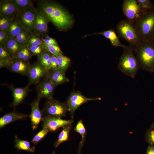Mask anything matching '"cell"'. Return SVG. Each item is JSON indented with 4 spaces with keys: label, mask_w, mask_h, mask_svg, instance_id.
Here are the masks:
<instances>
[{
    "label": "cell",
    "mask_w": 154,
    "mask_h": 154,
    "mask_svg": "<svg viewBox=\"0 0 154 154\" xmlns=\"http://www.w3.org/2000/svg\"><path fill=\"white\" fill-rule=\"evenodd\" d=\"M20 13L34 6L33 1L31 0H12Z\"/></svg>",
    "instance_id": "4316f807"
},
{
    "label": "cell",
    "mask_w": 154,
    "mask_h": 154,
    "mask_svg": "<svg viewBox=\"0 0 154 154\" xmlns=\"http://www.w3.org/2000/svg\"><path fill=\"white\" fill-rule=\"evenodd\" d=\"M65 73L59 70H50L48 72L45 77L48 78L56 87L58 85L69 81Z\"/></svg>",
    "instance_id": "ac0fdd59"
},
{
    "label": "cell",
    "mask_w": 154,
    "mask_h": 154,
    "mask_svg": "<svg viewBox=\"0 0 154 154\" xmlns=\"http://www.w3.org/2000/svg\"><path fill=\"white\" fill-rule=\"evenodd\" d=\"M116 30L119 37L126 41L133 47L138 46L142 42L134 24L126 19H122L119 22Z\"/></svg>",
    "instance_id": "5b68a950"
},
{
    "label": "cell",
    "mask_w": 154,
    "mask_h": 154,
    "mask_svg": "<svg viewBox=\"0 0 154 154\" xmlns=\"http://www.w3.org/2000/svg\"><path fill=\"white\" fill-rule=\"evenodd\" d=\"M47 72L38 61L34 63L31 65L27 75L28 84H37L43 77L46 76Z\"/></svg>",
    "instance_id": "8fae6325"
},
{
    "label": "cell",
    "mask_w": 154,
    "mask_h": 154,
    "mask_svg": "<svg viewBox=\"0 0 154 154\" xmlns=\"http://www.w3.org/2000/svg\"><path fill=\"white\" fill-rule=\"evenodd\" d=\"M30 85L28 84L23 88H12L13 100L11 106L15 108L21 103L31 90L29 89Z\"/></svg>",
    "instance_id": "e0dca14e"
},
{
    "label": "cell",
    "mask_w": 154,
    "mask_h": 154,
    "mask_svg": "<svg viewBox=\"0 0 154 154\" xmlns=\"http://www.w3.org/2000/svg\"><path fill=\"white\" fill-rule=\"evenodd\" d=\"M15 147L19 150H23L31 153H33L35 151V147H31L30 142L19 139L17 135L15 136Z\"/></svg>",
    "instance_id": "603a6c76"
},
{
    "label": "cell",
    "mask_w": 154,
    "mask_h": 154,
    "mask_svg": "<svg viewBox=\"0 0 154 154\" xmlns=\"http://www.w3.org/2000/svg\"><path fill=\"white\" fill-rule=\"evenodd\" d=\"M12 20L0 15V31H6Z\"/></svg>",
    "instance_id": "8d00e7d4"
},
{
    "label": "cell",
    "mask_w": 154,
    "mask_h": 154,
    "mask_svg": "<svg viewBox=\"0 0 154 154\" xmlns=\"http://www.w3.org/2000/svg\"><path fill=\"white\" fill-rule=\"evenodd\" d=\"M48 22L45 16L38 9L35 8L33 33L40 34L42 37L47 35Z\"/></svg>",
    "instance_id": "5bb4252c"
},
{
    "label": "cell",
    "mask_w": 154,
    "mask_h": 154,
    "mask_svg": "<svg viewBox=\"0 0 154 154\" xmlns=\"http://www.w3.org/2000/svg\"><path fill=\"white\" fill-rule=\"evenodd\" d=\"M58 70V64L56 55L52 54L50 58V70Z\"/></svg>",
    "instance_id": "74e56055"
},
{
    "label": "cell",
    "mask_w": 154,
    "mask_h": 154,
    "mask_svg": "<svg viewBox=\"0 0 154 154\" xmlns=\"http://www.w3.org/2000/svg\"><path fill=\"white\" fill-rule=\"evenodd\" d=\"M31 34L24 29L14 38L19 42L23 45H26L28 38Z\"/></svg>",
    "instance_id": "d6a6232c"
},
{
    "label": "cell",
    "mask_w": 154,
    "mask_h": 154,
    "mask_svg": "<svg viewBox=\"0 0 154 154\" xmlns=\"http://www.w3.org/2000/svg\"><path fill=\"white\" fill-rule=\"evenodd\" d=\"M28 47L32 56H38L42 54L46 51L41 45L28 46Z\"/></svg>",
    "instance_id": "e575fe53"
},
{
    "label": "cell",
    "mask_w": 154,
    "mask_h": 154,
    "mask_svg": "<svg viewBox=\"0 0 154 154\" xmlns=\"http://www.w3.org/2000/svg\"><path fill=\"white\" fill-rule=\"evenodd\" d=\"M45 50L52 54L56 55L62 54V52L58 45H50L46 44L43 41L41 44Z\"/></svg>",
    "instance_id": "1f68e13d"
},
{
    "label": "cell",
    "mask_w": 154,
    "mask_h": 154,
    "mask_svg": "<svg viewBox=\"0 0 154 154\" xmlns=\"http://www.w3.org/2000/svg\"><path fill=\"white\" fill-rule=\"evenodd\" d=\"M140 68L151 70L154 67V42L151 40L142 41L138 46L133 47Z\"/></svg>",
    "instance_id": "3957f363"
},
{
    "label": "cell",
    "mask_w": 154,
    "mask_h": 154,
    "mask_svg": "<svg viewBox=\"0 0 154 154\" xmlns=\"http://www.w3.org/2000/svg\"><path fill=\"white\" fill-rule=\"evenodd\" d=\"M100 98H88L79 91L72 92L68 97L66 101L68 111L71 117L73 118L76 110L81 105L88 101L100 100Z\"/></svg>",
    "instance_id": "ba28073f"
},
{
    "label": "cell",
    "mask_w": 154,
    "mask_h": 154,
    "mask_svg": "<svg viewBox=\"0 0 154 154\" xmlns=\"http://www.w3.org/2000/svg\"><path fill=\"white\" fill-rule=\"evenodd\" d=\"M62 127V129L59 134L58 139L54 144L56 148L61 143L66 141L68 139L70 131L72 127V124L66 125Z\"/></svg>",
    "instance_id": "d4e9b609"
},
{
    "label": "cell",
    "mask_w": 154,
    "mask_h": 154,
    "mask_svg": "<svg viewBox=\"0 0 154 154\" xmlns=\"http://www.w3.org/2000/svg\"><path fill=\"white\" fill-rule=\"evenodd\" d=\"M37 85V97L40 99L45 98L48 100L53 98V95L56 87L50 80L45 77Z\"/></svg>",
    "instance_id": "7c38bea8"
},
{
    "label": "cell",
    "mask_w": 154,
    "mask_h": 154,
    "mask_svg": "<svg viewBox=\"0 0 154 154\" xmlns=\"http://www.w3.org/2000/svg\"><path fill=\"white\" fill-rule=\"evenodd\" d=\"M43 42L46 44L50 45H58L56 40L47 35L42 37Z\"/></svg>",
    "instance_id": "f35d334b"
},
{
    "label": "cell",
    "mask_w": 154,
    "mask_h": 154,
    "mask_svg": "<svg viewBox=\"0 0 154 154\" xmlns=\"http://www.w3.org/2000/svg\"><path fill=\"white\" fill-rule=\"evenodd\" d=\"M20 13L12 0L0 1V15L13 20L17 19Z\"/></svg>",
    "instance_id": "9a60e30c"
},
{
    "label": "cell",
    "mask_w": 154,
    "mask_h": 154,
    "mask_svg": "<svg viewBox=\"0 0 154 154\" xmlns=\"http://www.w3.org/2000/svg\"><path fill=\"white\" fill-rule=\"evenodd\" d=\"M13 55L16 54L24 46L19 42L14 37H9L4 45Z\"/></svg>",
    "instance_id": "7402d4cb"
},
{
    "label": "cell",
    "mask_w": 154,
    "mask_h": 154,
    "mask_svg": "<svg viewBox=\"0 0 154 154\" xmlns=\"http://www.w3.org/2000/svg\"><path fill=\"white\" fill-rule=\"evenodd\" d=\"M74 130L81 136L82 138L79 143L78 149V154H80L85 141L86 133V130L82 120L78 122Z\"/></svg>",
    "instance_id": "cb8c5ba5"
},
{
    "label": "cell",
    "mask_w": 154,
    "mask_h": 154,
    "mask_svg": "<svg viewBox=\"0 0 154 154\" xmlns=\"http://www.w3.org/2000/svg\"><path fill=\"white\" fill-rule=\"evenodd\" d=\"M153 70H154V68H153Z\"/></svg>",
    "instance_id": "f6af8a7d"
},
{
    "label": "cell",
    "mask_w": 154,
    "mask_h": 154,
    "mask_svg": "<svg viewBox=\"0 0 154 154\" xmlns=\"http://www.w3.org/2000/svg\"><path fill=\"white\" fill-rule=\"evenodd\" d=\"M35 9L33 6L20 13L17 18L24 29L30 34L33 33V27L35 18Z\"/></svg>",
    "instance_id": "4fadbf2b"
},
{
    "label": "cell",
    "mask_w": 154,
    "mask_h": 154,
    "mask_svg": "<svg viewBox=\"0 0 154 154\" xmlns=\"http://www.w3.org/2000/svg\"><path fill=\"white\" fill-rule=\"evenodd\" d=\"M146 154H154V147H149Z\"/></svg>",
    "instance_id": "60d3db41"
},
{
    "label": "cell",
    "mask_w": 154,
    "mask_h": 154,
    "mask_svg": "<svg viewBox=\"0 0 154 154\" xmlns=\"http://www.w3.org/2000/svg\"><path fill=\"white\" fill-rule=\"evenodd\" d=\"M9 37L5 31H0V45L3 46Z\"/></svg>",
    "instance_id": "ab89813d"
},
{
    "label": "cell",
    "mask_w": 154,
    "mask_h": 154,
    "mask_svg": "<svg viewBox=\"0 0 154 154\" xmlns=\"http://www.w3.org/2000/svg\"><path fill=\"white\" fill-rule=\"evenodd\" d=\"M29 116L27 115L18 113L15 111L4 115L0 118V128L14 121L23 119Z\"/></svg>",
    "instance_id": "d6986e66"
},
{
    "label": "cell",
    "mask_w": 154,
    "mask_h": 154,
    "mask_svg": "<svg viewBox=\"0 0 154 154\" xmlns=\"http://www.w3.org/2000/svg\"><path fill=\"white\" fill-rule=\"evenodd\" d=\"M58 64V70L65 73L70 66L71 60L68 57L62 54L56 55Z\"/></svg>",
    "instance_id": "83f0119b"
},
{
    "label": "cell",
    "mask_w": 154,
    "mask_h": 154,
    "mask_svg": "<svg viewBox=\"0 0 154 154\" xmlns=\"http://www.w3.org/2000/svg\"><path fill=\"white\" fill-rule=\"evenodd\" d=\"M67 111L66 103L53 98L48 100L41 112L43 114L61 118L66 116Z\"/></svg>",
    "instance_id": "8992f818"
},
{
    "label": "cell",
    "mask_w": 154,
    "mask_h": 154,
    "mask_svg": "<svg viewBox=\"0 0 154 154\" xmlns=\"http://www.w3.org/2000/svg\"><path fill=\"white\" fill-rule=\"evenodd\" d=\"M42 41V35L33 33L30 35L26 45L28 46L41 45Z\"/></svg>",
    "instance_id": "f1b7e54d"
},
{
    "label": "cell",
    "mask_w": 154,
    "mask_h": 154,
    "mask_svg": "<svg viewBox=\"0 0 154 154\" xmlns=\"http://www.w3.org/2000/svg\"><path fill=\"white\" fill-rule=\"evenodd\" d=\"M152 40L153 41V42H154V35H153V37L152 39Z\"/></svg>",
    "instance_id": "7bdbcfd3"
},
{
    "label": "cell",
    "mask_w": 154,
    "mask_h": 154,
    "mask_svg": "<svg viewBox=\"0 0 154 154\" xmlns=\"http://www.w3.org/2000/svg\"><path fill=\"white\" fill-rule=\"evenodd\" d=\"M96 34L102 35L108 39L111 44L114 47H119L123 48L126 47V46L122 44L120 41L114 29H111Z\"/></svg>",
    "instance_id": "ffe728a7"
},
{
    "label": "cell",
    "mask_w": 154,
    "mask_h": 154,
    "mask_svg": "<svg viewBox=\"0 0 154 154\" xmlns=\"http://www.w3.org/2000/svg\"><path fill=\"white\" fill-rule=\"evenodd\" d=\"M13 57V55L4 46L0 45V59L8 61Z\"/></svg>",
    "instance_id": "d590c367"
},
{
    "label": "cell",
    "mask_w": 154,
    "mask_h": 154,
    "mask_svg": "<svg viewBox=\"0 0 154 154\" xmlns=\"http://www.w3.org/2000/svg\"><path fill=\"white\" fill-rule=\"evenodd\" d=\"M24 30L23 25L17 18L12 20L5 32L9 37H14Z\"/></svg>",
    "instance_id": "44dd1931"
},
{
    "label": "cell",
    "mask_w": 154,
    "mask_h": 154,
    "mask_svg": "<svg viewBox=\"0 0 154 154\" xmlns=\"http://www.w3.org/2000/svg\"><path fill=\"white\" fill-rule=\"evenodd\" d=\"M37 7L59 31H65L73 23L72 16L61 5L56 1L49 0L37 1Z\"/></svg>",
    "instance_id": "6da1fadb"
},
{
    "label": "cell",
    "mask_w": 154,
    "mask_h": 154,
    "mask_svg": "<svg viewBox=\"0 0 154 154\" xmlns=\"http://www.w3.org/2000/svg\"><path fill=\"white\" fill-rule=\"evenodd\" d=\"M13 56L23 60L29 61L32 56L29 51L28 46L27 45H25Z\"/></svg>",
    "instance_id": "f546056e"
},
{
    "label": "cell",
    "mask_w": 154,
    "mask_h": 154,
    "mask_svg": "<svg viewBox=\"0 0 154 154\" xmlns=\"http://www.w3.org/2000/svg\"><path fill=\"white\" fill-rule=\"evenodd\" d=\"M149 137L151 141L154 143V131L150 132Z\"/></svg>",
    "instance_id": "b9f144b4"
},
{
    "label": "cell",
    "mask_w": 154,
    "mask_h": 154,
    "mask_svg": "<svg viewBox=\"0 0 154 154\" xmlns=\"http://www.w3.org/2000/svg\"><path fill=\"white\" fill-rule=\"evenodd\" d=\"M134 25L142 41L151 40L154 35V9L143 13Z\"/></svg>",
    "instance_id": "277c9868"
},
{
    "label": "cell",
    "mask_w": 154,
    "mask_h": 154,
    "mask_svg": "<svg viewBox=\"0 0 154 154\" xmlns=\"http://www.w3.org/2000/svg\"><path fill=\"white\" fill-rule=\"evenodd\" d=\"M40 99L37 97V99L34 100L31 104V112L29 117L33 130H35L38 127L43 117L42 113L39 108V102Z\"/></svg>",
    "instance_id": "2e32d148"
},
{
    "label": "cell",
    "mask_w": 154,
    "mask_h": 154,
    "mask_svg": "<svg viewBox=\"0 0 154 154\" xmlns=\"http://www.w3.org/2000/svg\"><path fill=\"white\" fill-rule=\"evenodd\" d=\"M52 154H55V151L54 150L53 152H52Z\"/></svg>",
    "instance_id": "ee69618b"
},
{
    "label": "cell",
    "mask_w": 154,
    "mask_h": 154,
    "mask_svg": "<svg viewBox=\"0 0 154 154\" xmlns=\"http://www.w3.org/2000/svg\"><path fill=\"white\" fill-rule=\"evenodd\" d=\"M43 128L48 129L50 131H55L60 128L66 125L72 124L73 121L66 120L61 117L45 115L42 120Z\"/></svg>",
    "instance_id": "30bf717a"
},
{
    "label": "cell",
    "mask_w": 154,
    "mask_h": 154,
    "mask_svg": "<svg viewBox=\"0 0 154 154\" xmlns=\"http://www.w3.org/2000/svg\"><path fill=\"white\" fill-rule=\"evenodd\" d=\"M31 65L29 61L13 56L9 60L6 61L5 67L14 72L27 76Z\"/></svg>",
    "instance_id": "9c48e42d"
},
{
    "label": "cell",
    "mask_w": 154,
    "mask_h": 154,
    "mask_svg": "<svg viewBox=\"0 0 154 154\" xmlns=\"http://www.w3.org/2000/svg\"><path fill=\"white\" fill-rule=\"evenodd\" d=\"M143 13L154 9V4L150 0H137Z\"/></svg>",
    "instance_id": "4dcf8cb0"
},
{
    "label": "cell",
    "mask_w": 154,
    "mask_h": 154,
    "mask_svg": "<svg viewBox=\"0 0 154 154\" xmlns=\"http://www.w3.org/2000/svg\"><path fill=\"white\" fill-rule=\"evenodd\" d=\"M49 131L48 129L43 128L41 130L34 136L31 142L34 145L37 144L45 137Z\"/></svg>",
    "instance_id": "836d02e7"
},
{
    "label": "cell",
    "mask_w": 154,
    "mask_h": 154,
    "mask_svg": "<svg viewBox=\"0 0 154 154\" xmlns=\"http://www.w3.org/2000/svg\"><path fill=\"white\" fill-rule=\"evenodd\" d=\"M52 54L46 51L41 55L37 56V61L48 72L50 70V58Z\"/></svg>",
    "instance_id": "484cf974"
},
{
    "label": "cell",
    "mask_w": 154,
    "mask_h": 154,
    "mask_svg": "<svg viewBox=\"0 0 154 154\" xmlns=\"http://www.w3.org/2000/svg\"><path fill=\"white\" fill-rule=\"evenodd\" d=\"M123 49L118 62V68L125 74L134 78L140 67L133 47L130 46H126Z\"/></svg>",
    "instance_id": "7a4b0ae2"
},
{
    "label": "cell",
    "mask_w": 154,
    "mask_h": 154,
    "mask_svg": "<svg viewBox=\"0 0 154 154\" xmlns=\"http://www.w3.org/2000/svg\"><path fill=\"white\" fill-rule=\"evenodd\" d=\"M122 10L126 20L134 24L143 13L137 0H124Z\"/></svg>",
    "instance_id": "52a82bcc"
}]
</instances>
